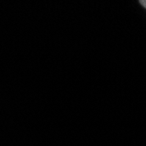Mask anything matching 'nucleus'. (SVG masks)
Returning <instances> with one entry per match:
<instances>
[{
	"mask_svg": "<svg viewBox=\"0 0 146 146\" xmlns=\"http://www.w3.org/2000/svg\"><path fill=\"white\" fill-rule=\"evenodd\" d=\"M139 3L141 5H143L146 9V0H141V1H139Z\"/></svg>",
	"mask_w": 146,
	"mask_h": 146,
	"instance_id": "nucleus-1",
	"label": "nucleus"
}]
</instances>
